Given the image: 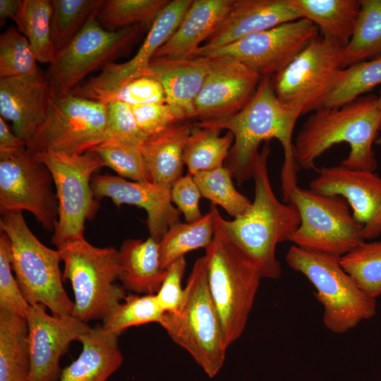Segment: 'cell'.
<instances>
[{"mask_svg":"<svg viewBox=\"0 0 381 381\" xmlns=\"http://www.w3.org/2000/svg\"><path fill=\"white\" fill-rule=\"evenodd\" d=\"M119 335L97 324L81 335L78 357L62 369L58 381H107L123 363Z\"/></svg>","mask_w":381,"mask_h":381,"instance_id":"obj_25","label":"cell"},{"mask_svg":"<svg viewBox=\"0 0 381 381\" xmlns=\"http://www.w3.org/2000/svg\"><path fill=\"white\" fill-rule=\"evenodd\" d=\"M318 36V29L313 22L299 18L247 35L219 48L198 52L194 57H231L262 78L272 77L286 67Z\"/></svg>","mask_w":381,"mask_h":381,"instance_id":"obj_15","label":"cell"},{"mask_svg":"<svg viewBox=\"0 0 381 381\" xmlns=\"http://www.w3.org/2000/svg\"><path fill=\"white\" fill-rule=\"evenodd\" d=\"M121 272L119 279L126 290L136 294H155L164 281L167 269L160 261L159 242L128 238L119 250Z\"/></svg>","mask_w":381,"mask_h":381,"instance_id":"obj_27","label":"cell"},{"mask_svg":"<svg viewBox=\"0 0 381 381\" xmlns=\"http://www.w3.org/2000/svg\"><path fill=\"white\" fill-rule=\"evenodd\" d=\"M193 178L202 197L222 207L234 219L246 212L252 204L236 189L232 172L226 167L198 172Z\"/></svg>","mask_w":381,"mask_h":381,"instance_id":"obj_37","label":"cell"},{"mask_svg":"<svg viewBox=\"0 0 381 381\" xmlns=\"http://www.w3.org/2000/svg\"><path fill=\"white\" fill-rule=\"evenodd\" d=\"M233 0H193L180 24L153 59L193 58L229 10Z\"/></svg>","mask_w":381,"mask_h":381,"instance_id":"obj_24","label":"cell"},{"mask_svg":"<svg viewBox=\"0 0 381 381\" xmlns=\"http://www.w3.org/2000/svg\"><path fill=\"white\" fill-rule=\"evenodd\" d=\"M339 257L291 246L285 256L288 265L313 285L324 308L327 329L342 334L376 314V299L365 294L343 269Z\"/></svg>","mask_w":381,"mask_h":381,"instance_id":"obj_7","label":"cell"},{"mask_svg":"<svg viewBox=\"0 0 381 381\" xmlns=\"http://www.w3.org/2000/svg\"><path fill=\"white\" fill-rule=\"evenodd\" d=\"M377 101H378L379 107H380V108L381 109V94H380V95L379 97H377ZM375 143L377 144V145H381V134L380 135V136L377 139Z\"/></svg>","mask_w":381,"mask_h":381,"instance_id":"obj_50","label":"cell"},{"mask_svg":"<svg viewBox=\"0 0 381 381\" xmlns=\"http://www.w3.org/2000/svg\"><path fill=\"white\" fill-rule=\"evenodd\" d=\"M301 18L318 28L320 37L342 47L350 42L359 12L361 0H291Z\"/></svg>","mask_w":381,"mask_h":381,"instance_id":"obj_28","label":"cell"},{"mask_svg":"<svg viewBox=\"0 0 381 381\" xmlns=\"http://www.w3.org/2000/svg\"><path fill=\"white\" fill-rule=\"evenodd\" d=\"M379 85H381V57L343 68L337 74L323 107L343 106Z\"/></svg>","mask_w":381,"mask_h":381,"instance_id":"obj_34","label":"cell"},{"mask_svg":"<svg viewBox=\"0 0 381 381\" xmlns=\"http://www.w3.org/2000/svg\"><path fill=\"white\" fill-rule=\"evenodd\" d=\"M27 381H29L28 380Z\"/></svg>","mask_w":381,"mask_h":381,"instance_id":"obj_51","label":"cell"},{"mask_svg":"<svg viewBox=\"0 0 381 381\" xmlns=\"http://www.w3.org/2000/svg\"><path fill=\"white\" fill-rule=\"evenodd\" d=\"M104 104L121 102L131 106L147 103H166L162 85L150 75L133 79L107 92L97 100Z\"/></svg>","mask_w":381,"mask_h":381,"instance_id":"obj_43","label":"cell"},{"mask_svg":"<svg viewBox=\"0 0 381 381\" xmlns=\"http://www.w3.org/2000/svg\"><path fill=\"white\" fill-rule=\"evenodd\" d=\"M105 140H116L139 147L147 137L138 127L131 105L121 102L107 103Z\"/></svg>","mask_w":381,"mask_h":381,"instance_id":"obj_44","label":"cell"},{"mask_svg":"<svg viewBox=\"0 0 381 381\" xmlns=\"http://www.w3.org/2000/svg\"><path fill=\"white\" fill-rule=\"evenodd\" d=\"M184 291L179 310L165 313L159 324L212 378L224 365L227 347L209 290L205 255L195 262Z\"/></svg>","mask_w":381,"mask_h":381,"instance_id":"obj_4","label":"cell"},{"mask_svg":"<svg viewBox=\"0 0 381 381\" xmlns=\"http://www.w3.org/2000/svg\"><path fill=\"white\" fill-rule=\"evenodd\" d=\"M35 155L49 170L56 190L59 214L52 243L60 249L84 238L85 222L95 217L98 200L91 187L93 174L104 167L94 152H44Z\"/></svg>","mask_w":381,"mask_h":381,"instance_id":"obj_10","label":"cell"},{"mask_svg":"<svg viewBox=\"0 0 381 381\" xmlns=\"http://www.w3.org/2000/svg\"><path fill=\"white\" fill-rule=\"evenodd\" d=\"M30 365L26 318L0 310V381H27Z\"/></svg>","mask_w":381,"mask_h":381,"instance_id":"obj_29","label":"cell"},{"mask_svg":"<svg viewBox=\"0 0 381 381\" xmlns=\"http://www.w3.org/2000/svg\"><path fill=\"white\" fill-rule=\"evenodd\" d=\"M11 243L0 231V310L25 318L30 305L25 298L12 272Z\"/></svg>","mask_w":381,"mask_h":381,"instance_id":"obj_42","label":"cell"},{"mask_svg":"<svg viewBox=\"0 0 381 381\" xmlns=\"http://www.w3.org/2000/svg\"><path fill=\"white\" fill-rule=\"evenodd\" d=\"M107 104L71 93L52 97L46 119L27 149L32 155H81L105 140Z\"/></svg>","mask_w":381,"mask_h":381,"instance_id":"obj_12","label":"cell"},{"mask_svg":"<svg viewBox=\"0 0 381 381\" xmlns=\"http://www.w3.org/2000/svg\"><path fill=\"white\" fill-rule=\"evenodd\" d=\"M207 57L152 59L147 75L162 85L177 121L195 118L194 104L209 71Z\"/></svg>","mask_w":381,"mask_h":381,"instance_id":"obj_23","label":"cell"},{"mask_svg":"<svg viewBox=\"0 0 381 381\" xmlns=\"http://www.w3.org/2000/svg\"><path fill=\"white\" fill-rule=\"evenodd\" d=\"M201 197L193 176L189 173L181 176L171 188V202L183 214L186 222H195L203 216L199 206Z\"/></svg>","mask_w":381,"mask_h":381,"instance_id":"obj_47","label":"cell"},{"mask_svg":"<svg viewBox=\"0 0 381 381\" xmlns=\"http://www.w3.org/2000/svg\"><path fill=\"white\" fill-rule=\"evenodd\" d=\"M192 1H169L154 21L144 42L132 59L123 63L108 65L99 75L80 83L71 93L97 101L103 95L128 81L147 75L149 64L155 52L176 30Z\"/></svg>","mask_w":381,"mask_h":381,"instance_id":"obj_17","label":"cell"},{"mask_svg":"<svg viewBox=\"0 0 381 381\" xmlns=\"http://www.w3.org/2000/svg\"><path fill=\"white\" fill-rule=\"evenodd\" d=\"M102 161L104 166L121 177L133 181H150L139 147L116 140H107L90 150Z\"/></svg>","mask_w":381,"mask_h":381,"instance_id":"obj_40","label":"cell"},{"mask_svg":"<svg viewBox=\"0 0 381 381\" xmlns=\"http://www.w3.org/2000/svg\"><path fill=\"white\" fill-rule=\"evenodd\" d=\"M97 11L71 42L56 54L45 72L52 97L70 94L87 75L102 71L126 56L146 30L135 25L116 31L107 30L97 20Z\"/></svg>","mask_w":381,"mask_h":381,"instance_id":"obj_9","label":"cell"},{"mask_svg":"<svg viewBox=\"0 0 381 381\" xmlns=\"http://www.w3.org/2000/svg\"><path fill=\"white\" fill-rule=\"evenodd\" d=\"M48 168L27 147L0 150L1 214L28 211L47 231H54L59 202Z\"/></svg>","mask_w":381,"mask_h":381,"instance_id":"obj_14","label":"cell"},{"mask_svg":"<svg viewBox=\"0 0 381 381\" xmlns=\"http://www.w3.org/2000/svg\"><path fill=\"white\" fill-rule=\"evenodd\" d=\"M165 313L155 294H128L116 309L103 320L102 327L109 332L120 335L126 329L149 322L159 323Z\"/></svg>","mask_w":381,"mask_h":381,"instance_id":"obj_39","label":"cell"},{"mask_svg":"<svg viewBox=\"0 0 381 381\" xmlns=\"http://www.w3.org/2000/svg\"><path fill=\"white\" fill-rule=\"evenodd\" d=\"M205 255L210 293L228 348L246 328L262 277L216 221L214 236Z\"/></svg>","mask_w":381,"mask_h":381,"instance_id":"obj_5","label":"cell"},{"mask_svg":"<svg viewBox=\"0 0 381 381\" xmlns=\"http://www.w3.org/2000/svg\"><path fill=\"white\" fill-rule=\"evenodd\" d=\"M299 18L291 0H233L223 19L195 54Z\"/></svg>","mask_w":381,"mask_h":381,"instance_id":"obj_22","label":"cell"},{"mask_svg":"<svg viewBox=\"0 0 381 381\" xmlns=\"http://www.w3.org/2000/svg\"><path fill=\"white\" fill-rule=\"evenodd\" d=\"M381 134V109L377 97L362 96L339 107H323L304 122L294 141L298 167L315 169V160L341 143L350 146L341 164L351 169L375 171L377 162L373 143Z\"/></svg>","mask_w":381,"mask_h":381,"instance_id":"obj_3","label":"cell"},{"mask_svg":"<svg viewBox=\"0 0 381 381\" xmlns=\"http://www.w3.org/2000/svg\"><path fill=\"white\" fill-rule=\"evenodd\" d=\"M381 57V0H361L356 25L344 48L342 67Z\"/></svg>","mask_w":381,"mask_h":381,"instance_id":"obj_32","label":"cell"},{"mask_svg":"<svg viewBox=\"0 0 381 381\" xmlns=\"http://www.w3.org/2000/svg\"><path fill=\"white\" fill-rule=\"evenodd\" d=\"M168 0H107L96 18L107 30L116 31L135 25L150 30Z\"/></svg>","mask_w":381,"mask_h":381,"instance_id":"obj_35","label":"cell"},{"mask_svg":"<svg viewBox=\"0 0 381 381\" xmlns=\"http://www.w3.org/2000/svg\"><path fill=\"white\" fill-rule=\"evenodd\" d=\"M222 130L202 128L192 124L183 148V162L193 176L198 172L212 170L224 166L234 143L233 134Z\"/></svg>","mask_w":381,"mask_h":381,"instance_id":"obj_30","label":"cell"},{"mask_svg":"<svg viewBox=\"0 0 381 381\" xmlns=\"http://www.w3.org/2000/svg\"><path fill=\"white\" fill-rule=\"evenodd\" d=\"M52 16V1L22 0L15 20L18 30L28 39L40 63L50 64L56 57L51 35Z\"/></svg>","mask_w":381,"mask_h":381,"instance_id":"obj_33","label":"cell"},{"mask_svg":"<svg viewBox=\"0 0 381 381\" xmlns=\"http://www.w3.org/2000/svg\"><path fill=\"white\" fill-rule=\"evenodd\" d=\"M215 232V219L212 209L193 222H179L172 225L159 242L163 269L186 253L207 247Z\"/></svg>","mask_w":381,"mask_h":381,"instance_id":"obj_31","label":"cell"},{"mask_svg":"<svg viewBox=\"0 0 381 381\" xmlns=\"http://www.w3.org/2000/svg\"><path fill=\"white\" fill-rule=\"evenodd\" d=\"M37 59L28 39L13 27L0 36V78L37 71Z\"/></svg>","mask_w":381,"mask_h":381,"instance_id":"obj_41","label":"cell"},{"mask_svg":"<svg viewBox=\"0 0 381 381\" xmlns=\"http://www.w3.org/2000/svg\"><path fill=\"white\" fill-rule=\"evenodd\" d=\"M344 47L320 35L272 79L278 99L301 115L323 107L338 72Z\"/></svg>","mask_w":381,"mask_h":381,"instance_id":"obj_13","label":"cell"},{"mask_svg":"<svg viewBox=\"0 0 381 381\" xmlns=\"http://www.w3.org/2000/svg\"><path fill=\"white\" fill-rule=\"evenodd\" d=\"M91 187L97 200L109 198L118 207L127 204L145 210L150 237L158 242L172 225L181 222V212L171 202V188L113 175L93 176Z\"/></svg>","mask_w":381,"mask_h":381,"instance_id":"obj_20","label":"cell"},{"mask_svg":"<svg viewBox=\"0 0 381 381\" xmlns=\"http://www.w3.org/2000/svg\"><path fill=\"white\" fill-rule=\"evenodd\" d=\"M309 184L324 195L344 198L354 218L363 227L365 241L381 234V178L375 171L351 169L342 164L323 167Z\"/></svg>","mask_w":381,"mask_h":381,"instance_id":"obj_19","label":"cell"},{"mask_svg":"<svg viewBox=\"0 0 381 381\" xmlns=\"http://www.w3.org/2000/svg\"><path fill=\"white\" fill-rule=\"evenodd\" d=\"M131 107L138 127L147 138L162 132L177 121L167 103H147Z\"/></svg>","mask_w":381,"mask_h":381,"instance_id":"obj_46","label":"cell"},{"mask_svg":"<svg viewBox=\"0 0 381 381\" xmlns=\"http://www.w3.org/2000/svg\"><path fill=\"white\" fill-rule=\"evenodd\" d=\"M0 231L10 240L12 269L28 303L42 304L53 315H73L74 303L64 288L59 250L35 236L21 211L1 214Z\"/></svg>","mask_w":381,"mask_h":381,"instance_id":"obj_6","label":"cell"},{"mask_svg":"<svg viewBox=\"0 0 381 381\" xmlns=\"http://www.w3.org/2000/svg\"><path fill=\"white\" fill-rule=\"evenodd\" d=\"M58 250L64 264L63 279L70 281L73 291V315L85 323L103 320L127 295L115 282L121 272L119 250L96 247L85 238Z\"/></svg>","mask_w":381,"mask_h":381,"instance_id":"obj_8","label":"cell"},{"mask_svg":"<svg viewBox=\"0 0 381 381\" xmlns=\"http://www.w3.org/2000/svg\"><path fill=\"white\" fill-rule=\"evenodd\" d=\"M209 71L195 99V118L214 121L238 112L254 95L262 77L229 56L207 57Z\"/></svg>","mask_w":381,"mask_h":381,"instance_id":"obj_16","label":"cell"},{"mask_svg":"<svg viewBox=\"0 0 381 381\" xmlns=\"http://www.w3.org/2000/svg\"><path fill=\"white\" fill-rule=\"evenodd\" d=\"M25 318L30 343L29 381H58L60 358L90 327L73 315H49L42 304L30 305Z\"/></svg>","mask_w":381,"mask_h":381,"instance_id":"obj_18","label":"cell"},{"mask_svg":"<svg viewBox=\"0 0 381 381\" xmlns=\"http://www.w3.org/2000/svg\"><path fill=\"white\" fill-rule=\"evenodd\" d=\"M301 113L277 97L272 77L262 78L254 95L238 112L214 121H198L202 128L226 129L234 135L226 167L239 184L253 178L255 159L262 142L277 139L284 151L281 171L284 202L297 186L298 165L294 154L293 133Z\"/></svg>","mask_w":381,"mask_h":381,"instance_id":"obj_1","label":"cell"},{"mask_svg":"<svg viewBox=\"0 0 381 381\" xmlns=\"http://www.w3.org/2000/svg\"><path fill=\"white\" fill-rule=\"evenodd\" d=\"M339 261L365 294L375 299L381 295V241H364Z\"/></svg>","mask_w":381,"mask_h":381,"instance_id":"obj_38","label":"cell"},{"mask_svg":"<svg viewBox=\"0 0 381 381\" xmlns=\"http://www.w3.org/2000/svg\"><path fill=\"white\" fill-rule=\"evenodd\" d=\"M52 98L44 73L0 78V114L13 132L29 143L44 121Z\"/></svg>","mask_w":381,"mask_h":381,"instance_id":"obj_21","label":"cell"},{"mask_svg":"<svg viewBox=\"0 0 381 381\" xmlns=\"http://www.w3.org/2000/svg\"><path fill=\"white\" fill-rule=\"evenodd\" d=\"M22 0H0V25L4 26L7 18L14 22L19 13Z\"/></svg>","mask_w":381,"mask_h":381,"instance_id":"obj_49","label":"cell"},{"mask_svg":"<svg viewBox=\"0 0 381 381\" xmlns=\"http://www.w3.org/2000/svg\"><path fill=\"white\" fill-rule=\"evenodd\" d=\"M191 128L188 123L176 121L140 145L151 182L171 188L182 176L184 144Z\"/></svg>","mask_w":381,"mask_h":381,"instance_id":"obj_26","label":"cell"},{"mask_svg":"<svg viewBox=\"0 0 381 381\" xmlns=\"http://www.w3.org/2000/svg\"><path fill=\"white\" fill-rule=\"evenodd\" d=\"M27 147L26 143L11 132L4 119L0 116V150H16Z\"/></svg>","mask_w":381,"mask_h":381,"instance_id":"obj_48","label":"cell"},{"mask_svg":"<svg viewBox=\"0 0 381 381\" xmlns=\"http://www.w3.org/2000/svg\"><path fill=\"white\" fill-rule=\"evenodd\" d=\"M104 0H52L51 35L56 54L66 47Z\"/></svg>","mask_w":381,"mask_h":381,"instance_id":"obj_36","label":"cell"},{"mask_svg":"<svg viewBox=\"0 0 381 381\" xmlns=\"http://www.w3.org/2000/svg\"><path fill=\"white\" fill-rule=\"evenodd\" d=\"M270 152L267 142L255 159V195L246 212L227 220L214 205L211 209L217 224L255 265L262 278L275 279L282 274L277 246L290 240L301 218L295 205L282 202L273 191L267 170Z\"/></svg>","mask_w":381,"mask_h":381,"instance_id":"obj_2","label":"cell"},{"mask_svg":"<svg viewBox=\"0 0 381 381\" xmlns=\"http://www.w3.org/2000/svg\"><path fill=\"white\" fill-rule=\"evenodd\" d=\"M287 202L295 205L301 222L289 241L303 248L341 258L365 240L346 200L299 186Z\"/></svg>","mask_w":381,"mask_h":381,"instance_id":"obj_11","label":"cell"},{"mask_svg":"<svg viewBox=\"0 0 381 381\" xmlns=\"http://www.w3.org/2000/svg\"><path fill=\"white\" fill-rule=\"evenodd\" d=\"M185 257H181L167 268V274L158 291L157 302L164 313H175L179 310L184 299L185 291L181 281L186 270Z\"/></svg>","mask_w":381,"mask_h":381,"instance_id":"obj_45","label":"cell"}]
</instances>
